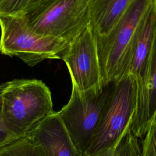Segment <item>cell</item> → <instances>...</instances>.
Masks as SVG:
<instances>
[{
    "instance_id": "cell-9",
    "label": "cell",
    "mask_w": 156,
    "mask_h": 156,
    "mask_svg": "<svg viewBox=\"0 0 156 156\" xmlns=\"http://www.w3.org/2000/svg\"><path fill=\"white\" fill-rule=\"evenodd\" d=\"M43 156H82L74 145L57 112L28 135Z\"/></svg>"
},
{
    "instance_id": "cell-6",
    "label": "cell",
    "mask_w": 156,
    "mask_h": 156,
    "mask_svg": "<svg viewBox=\"0 0 156 156\" xmlns=\"http://www.w3.org/2000/svg\"><path fill=\"white\" fill-rule=\"evenodd\" d=\"M113 83L105 86L99 93L80 94L74 87L68 103L57 112L74 145L85 156L99 127Z\"/></svg>"
},
{
    "instance_id": "cell-3",
    "label": "cell",
    "mask_w": 156,
    "mask_h": 156,
    "mask_svg": "<svg viewBox=\"0 0 156 156\" xmlns=\"http://www.w3.org/2000/svg\"><path fill=\"white\" fill-rule=\"evenodd\" d=\"M136 81L132 75L113 83L100 124L85 156H91L118 146L130 130L136 108Z\"/></svg>"
},
{
    "instance_id": "cell-8",
    "label": "cell",
    "mask_w": 156,
    "mask_h": 156,
    "mask_svg": "<svg viewBox=\"0 0 156 156\" xmlns=\"http://www.w3.org/2000/svg\"><path fill=\"white\" fill-rule=\"evenodd\" d=\"M136 84V104L130 132L143 139L156 113V30L142 76Z\"/></svg>"
},
{
    "instance_id": "cell-7",
    "label": "cell",
    "mask_w": 156,
    "mask_h": 156,
    "mask_svg": "<svg viewBox=\"0 0 156 156\" xmlns=\"http://www.w3.org/2000/svg\"><path fill=\"white\" fill-rule=\"evenodd\" d=\"M61 59L68 69L72 87L80 94L103 90L97 40L90 23L69 44Z\"/></svg>"
},
{
    "instance_id": "cell-4",
    "label": "cell",
    "mask_w": 156,
    "mask_h": 156,
    "mask_svg": "<svg viewBox=\"0 0 156 156\" xmlns=\"http://www.w3.org/2000/svg\"><path fill=\"white\" fill-rule=\"evenodd\" d=\"M0 52L17 57L29 66L46 59H61L69 44L36 33L24 19L0 16Z\"/></svg>"
},
{
    "instance_id": "cell-17",
    "label": "cell",
    "mask_w": 156,
    "mask_h": 156,
    "mask_svg": "<svg viewBox=\"0 0 156 156\" xmlns=\"http://www.w3.org/2000/svg\"><path fill=\"white\" fill-rule=\"evenodd\" d=\"M91 156H118V147H112Z\"/></svg>"
},
{
    "instance_id": "cell-5",
    "label": "cell",
    "mask_w": 156,
    "mask_h": 156,
    "mask_svg": "<svg viewBox=\"0 0 156 156\" xmlns=\"http://www.w3.org/2000/svg\"><path fill=\"white\" fill-rule=\"evenodd\" d=\"M24 20L36 33L70 44L90 23L89 0H40Z\"/></svg>"
},
{
    "instance_id": "cell-12",
    "label": "cell",
    "mask_w": 156,
    "mask_h": 156,
    "mask_svg": "<svg viewBox=\"0 0 156 156\" xmlns=\"http://www.w3.org/2000/svg\"><path fill=\"white\" fill-rule=\"evenodd\" d=\"M40 0H0V16L25 19Z\"/></svg>"
},
{
    "instance_id": "cell-1",
    "label": "cell",
    "mask_w": 156,
    "mask_h": 156,
    "mask_svg": "<svg viewBox=\"0 0 156 156\" xmlns=\"http://www.w3.org/2000/svg\"><path fill=\"white\" fill-rule=\"evenodd\" d=\"M55 112L48 86L37 79H15L8 81L2 94L1 115L6 130L20 138Z\"/></svg>"
},
{
    "instance_id": "cell-18",
    "label": "cell",
    "mask_w": 156,
    "mask_h": 156,
    "mask_svg": "<svg viewBox=\"0 0 156 156\" xmlns=\"http://www.w3.org/2000/svg\"><path fill=\"white\" fill-rule=\"evenodd\" d=\"M7 85H8V82L0 84V96H1L2 94H3V92L4 91L5 89L7 87Z\"/></svg>"
},
{
    "instance_id": "cell-2",
    "label": "cell",
    "mask_w": 156,
    "mask_h": 156,
    "mask_svg": "<svg viewBox=\"0 0 156 156\" xmlns=\"http://www.w3.org/2000/svg\"><path fill=\"white\" fill-rule=\"evenodd\" d=\"M152 0H132L117 26L107 36L96 37L103 83L125 77L136 28Z\"/></svg>"
},
{
    "instance_id": "cell-13",
    "label": "cell",
    "mask_w": 156,
    "mask_h": 156,
    "mask_svg": "<svg viewBox=\"0 0 156 156\" xmlns=\"http://www.w3.org/2000/svg\"><path fill=\"white\" fill-rule=\"evenodd\" d=\"M0 156H43L29 136L20 138L0 149Z\"/></svg>"
},
{
    "instance_id": "cell-10",
    "label": "cell",
    "mask_w": 156,
    "mask_h": 156,
    "mask_svg": "<svg viewBox=\"0 0 156 156\" xmlns=\"http://www.w3.org/2000/svg\"><path fill=\"white\" fill-rule=\"evenodd\" d=\"M155 30L156 0H152L136 28L125 77L132 75L136 82L140 79L151 49Z\"/></svg>"
},
{
    "instance_id": "cell-16",
    "label": "cell",
    "mask_w": 156,
    "mask_h": 156,
    "mask_svg": "<svg viewBox=\"0 0 156 156\" xmlns=\"http://www.w3.org/2000/svg\"><path fill=\"white\" fill-rule=\"evenodd\" d=\"M2 109V96H0V149L4 147L5 146L11 143L12 142L19 139L9 133L5 128L1 115Z\"/></svg>"
},
{
    "instance_id": "cell-14",
    "label": "cell",
    "mask_w": 156,
    "mask_h": 156,
    "mask_svg": "<svg viewBox=\"0 0 156 156\" xmlns=\"http://www.w3.org/2000/svg\"><path fill=\"white\" fill-rule=\"evenodd\" d=\"M117 147L118 156H140V139L134 136L130 130L124 136Z\"/></svg>"
},
{
    "instance_id": "cell-15",
    "label": "cell",
    "mask_w": 156,
    "mask_h": 156,
    "mask_svg": "<svg viewBox=\"0 0 156 156\" xmlns=\"http://www.w3.org/2000/svg\"><path fill=\"white\" fill-rule=\"evenodd\" d=\"M140 156H156V113L142 139Z\"/></svg>"
},
{
    "instance_id": "cell-11",
    "label": "cell",
    "mask_w": 156,
    "mask_h": 156,
    "mask_svg": "<svg viewBox=\"0 0 156 156\" xmlns=\"http://www.w3.org/2000/svg\"><path fill=\"white\" fill-rule=\"evenodd\" d=\"M132 0H89L90 23L98 37L107 36L117 26Z\"/></svg>"
}]
</instances>
